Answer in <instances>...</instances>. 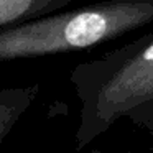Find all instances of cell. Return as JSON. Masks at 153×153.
<instances>
[{
  "mask_svg": "<svg viewBox=\"0 0 153 153\" xmlns=\"http://www.w3.org/2000/svg\"><path fill=\"white\" fill-rule=\"evenodd\" d=\"M69 79L79 100V150L120 117H130L153 133V30L97 59L79 63Z\"/></svg>",
  "mask_w": 153,
  "mask_h": 153,
  "instance_id": "1",
  "label": "cell"
},
{
  "mask_svg": "<svg viewBox=\"0 0 153 153\" xmlns=\"http://www.w3.org/2000/svg\"><path fill=\"white\" fill-rule=\"evenodd\" d=\"M153 22V0H102L0 30V63L81 51Z\"/></svg>",
  "mask_w": 153,
  "mask_h": 153,
  "instance_id": "2",
  "label": "cell"
},
{
  "mask_svg": "<svg viewBox=\"0 0 153 153\" xmlns=\"http://www.w3.org/2000/svg\"><path fill=\"white\" fill-rule=\"evenodd\" d=\"M38 92V84L25 87H7L0 91V145L17 125L20 117L33 104Z\"/></svg>",
  "mask_w": 153,
  "mask_h": 153,
  "instance_id": "4",
  "label": "cell"
},
{
  "mask_svg": "<svg viewBox=\"0 0 153 153\" xmlns=\"http://www.w3.org/2000/svg\"><path fill=\"white\" fill-rule=\"evenodd\" d=\"M73 0H0V30L61 12Z\"/></svg>",
  "mask_w": 153,
  "mask_h": 153,
  "instance_id": "3",
  "label": "cell"
}]
</instances>
